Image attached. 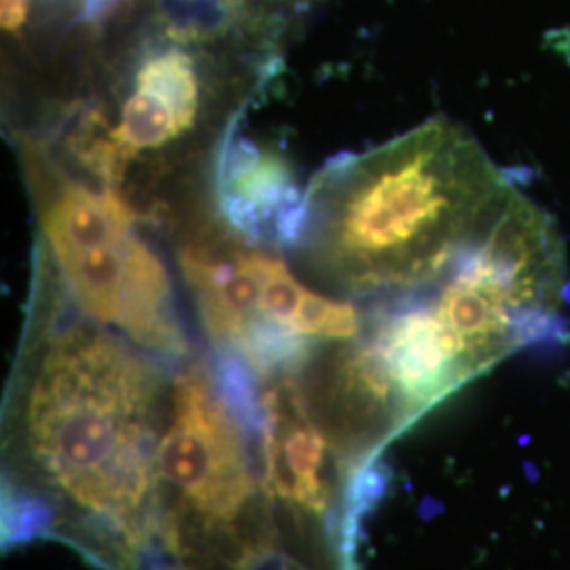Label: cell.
<instances>
[{
    "instance_id": "1",
    "label": "cell",
    "mask_w": 570,
    "mask_h": 570,
    "mask_svg": "<svg viewBox=\"0 0 570 570\" xmlns=\"http://www.w3.org/2000/svg\"><path fill=\"white\" fill-rule=\"evenodd\" d=\"M164 360L41 298L7 412L11 527L53 534L106 570H155Z\"/></svg>"
},
{
    "instance_id": "2",
    "label": "cell",
    "mask_w": 570,
    "mask_h": 570,
    "mask_svg": "<svg viewBox=\"0 0 570 570\" xmlns=\"http://www.w3.org/2000/svg\"><path fill=\"white\" fill-rule=\"evenodd\" d=\"M515 188L469 131L433 119L327 165L306 193L294 244L334 287L402 298L444 282Z\"/></svg>"
},
{
    "instance_id": "3",
    "label": "cell",
    "mask_w": 570,
    "mask_h": 570,
    "mask_svg": "<svg viewBox=\"0 0 570 570\" xmlns=\"http://www.w3.org/2000/svg\"><path fill=\"white\" fill-rule=\"evenodd\" d=\"M256 381L244 366L195 362L167 393L157 446L159 551L180 570H258L282 553L266 501Z\"/></svg>"
},
{
    "instance_id": "4",
    "label": "cell",
    "mask_w": 570,
    "mask_h": 570,
    "mask_svg": "<svg viewBox=\"0 0 570 570\" xmlns=\"http://www.w3.org/2000/svg\"><path fill=\"white\" fill-rule=\"evenodd\" d=\"M39 202L45 256L72 308L164 362L188 357L169 271L121 193L56 174Z\"/></svg>"
},
{
    "instance_id": "5",
    "label": "cell",
    "mask_w": 570,
    "mask_h": 570,
    "mask_svg": "<svg viewBox=\"0 0 570 570\" xmlns=\"http://www.w3.org/2000/svg\"><path fill=\"white\" fill-rule=\"evenodd\" d=\"M209 85L195 53L180 45L146 51L115 100L87 112L72 136L82 165L102 186L121 184L134 165L161 161L188 142L209 110Z\"/></svg>"
},
{
    "instance_id": "6",
    "label": "cell",
    "mask_w": 570,
    "mask_h": 570,
    "mask_svg": "<svg viewBox=\"0 0 570 570\" xmlns=\"http://www.w3.org/2000/svg\"><path fill=\"white\" fill-rule=\"evenodd\" d=\"M218 176L220 205L230 225L245 233H261L273 223L279 242H296L305 199H301L289 167L277 155L245 140L230 142L223 153Z\"/></svg>"
},
{
    "instance_id": "7",
    "label": "cell",
    "mask_w": 570,
    "mask_h": 570,
    "mask_svg": "<svg viewBox=\"0 0 570 570\" xmlns=\"http://www.w3.org/2000/svg\"><path fill=\"white\" fill-rule=\"evenodd\" d=\"M28 20V0H2V28L7 32H20Z\"/></svg>"
},
{
    "instance_id": "8",
    "label": "cell",
    "mask_w": 570,
    "mask_h": 570,
    "mask_svg": "<svg viewBox=\"0 0 570 570\" xmlns=\"http://www.w3.org/2000/svg\"><path fill=\"white\" fill-rule=\"evenodd\" d=\"M167 570H180L169 567ZM258 570H305L301 564H296L292 558H284V553L275 556L271 562H266L265 567H261Z\"/></svg>"
}]
</instances>
